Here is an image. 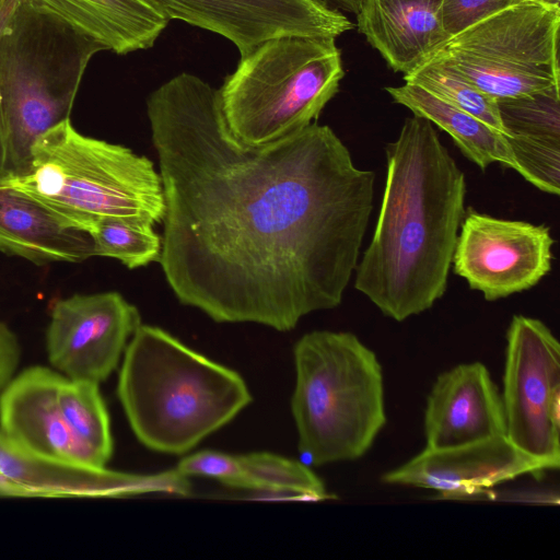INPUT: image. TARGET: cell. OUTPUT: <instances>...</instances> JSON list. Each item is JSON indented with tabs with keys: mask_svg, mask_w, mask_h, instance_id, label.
<instances>
[{
	"mask_svg": "<svg viewBox=\"0 0 560 560\" xmlns=\"http://www.w3.org/2000/svg\"><path fill=\"white\" fill-rule=\"evenodd\" d=\"M525 1H541V2L558 3V4L560 2V0H525Z\"/></svg>",
	"mask_w": 560,
	"mask_h": 560,
	"instance_id": "f1b7e54d",
	"label": "cell"
},
{
	"mask_svg": "<svg viewBox=\"0 0 560 560\" xmlns=\"http://www.w3.org/2000/svg\"><path fill=\"white\" fill-rule=\"evenodd\" d=\"M560 5L521 1L446 39L431 57L454 66L494 98L560 85Z\"/></svg>",
	"mask_w": 560,
	"mask_h": 560,
	"instance_id": "ba28073f",
	"label": "cell"
},
{
	"mask_svg": "<svg viewBox=\"0 0 560 560\" xmlns=\"http://www.w3.org/2000/svg\"><path fill=\"white\" fill-rule=\"evenodd\" d=\"M298 450L315 466L362 457L386 423L382 365L349 331L314 330L293 349Z\"/></svg>",
	"mask_w": 560,
	"mask_h": 560,
	"instance_id": "5b68a950",
	"label": "cell"
},
{
	"mask_svg": "<svg viewBox=\"0 0 560 560\" xmlns=\"http://www.w3.org/2000/svg\"><path fill=\"white\" fill-rule=\"evenodd\" d=\"M34 1L118 55L152 47L170 21L152 0Z\"/></svg>",
	"mask_w": 560,
	"mask_h": 560,
	"instance_id": "44dd1931",
	"label": "cell"
},
{
	"mask_svg": "<svg viewBox=\"0 0 560 560\" xmlns=\"http://www.w3.org/2000/svg\"><path fill=\"white\" fill-rule=\"evenodd\" d=\"M2 176L70 226L85 232L102 217L155 225L163 222L166 211L161 176L150 159L84 136L70 119L35 140L25 175Z\"/></svg>",
	"mask_w": 560,
	"mask_h": 560,
	"instance_id": "8992f818",
	"label": "cell"
},
{
	"mask_svg": "<svg viewBox=\"0 0 560 560\" xmlns=\"http://www.w3.org/2000/svg\"><path fill=\"white\" fill-rule=\"evenodd\" d=\"M443 0H362L358 31L395 71L409 73L448 39Z\"/></svg>",
	"mask_w": 560,
	"mask_h": 560,
	"instance_id": "e0dca14e",
	"label": "cell"
},
{
	"mask_svg": "<svg viewBox=\"0 0 560 560\" xmlns=\"http://www.w3.org/2000/svg\"><path fill=\"white\" fill-rule=\"evenodd\" d=\"M140 325L138 308L118 292L58 300L46 335L49 362L69 380L100 384L117 368Z\"/></svg>",
	"mask_w": 560,
	"mask_h": 560,
	"instance_id": "8fae6325",
	"label": "cell"
},
{
	"mask_svg": "<svg viewBox=\"0 0 560 560\" xmlns=\"http://www.w3.org/2000/svg\"><path fill=\"white\" fill-rule=\"evenodd\" d=\"M117 395L138 441L171 455L191 451L252 401L237 372L143 324L124 352Z\"/></svg>",
	"mask_w": 560,
	"mask_h": 560,
	"instance_id": "3957f363",
	"label": "cell"
},
{
	"mask_svg": "<svg viewBox=\"0 0 560 560\" xmlns=\"http://www.w3.org/2000/svg\"><path fill=\"white\" fill-rule=\"evenodd\" d=\"M168 20L225 37L241 56L283 36L337 38L352 22L323 0H152Z\"/></svg>",
	"mask_w": 560,
	"mask_h": 560,
	"instance_id": "7c38bea8",
	"label": "cell"
},
{
	"mask_svg": "<svg viewBox=\"0 0 560 560\" xmlns=\"http://www.w3.org/2000/svg\"><path fill=\"white\" fill-rule=\"evenodd\" d=\"M404 80L475 116L505 137L497 98L478 89L447 61L430 57L404 74Z\"/></svg>",
	"mask_w": 560,
	"mask_h": 560,
	"instance_id": "cb8c5ba5",
	"label": "cell"
},
{
	"mask_svg": "<svg viewBox=\"0 0 560 560\" xmlns=\"http://www.w3.org/2000/svg\"><path fill=\"white\" fill-rule=\"evenodd\" d=\"M104 46L34 0L0 14V174L28 172L35 140L70 119L91 58Z\"/></svg>",
	"mask_w": 560,
	"mask_h": 560,
	"instance_id": "277c9868",
	"label": "cell"
},
{
	"mask_svg": "<svg viewBox=\"0 0 560 560\" xmlns=\"http://www.w3.org/2000/svg\"><path fill=\"white\" fill-rule=\"evenodd\" d=\"M505 138L518 172L541 191H560V85L497 98Z\"/></svg>",
	"mask_w": 560,
	"mask_h": 560,
	"instance_id": "d6986e66",
	"label": "cell"
},
{
	"mask_svg": "<svg viewBox=\"0 0 560 560\" xmlns=\"http://www.w3.org/2000/svg\"><path fill=\"white\" fill-rule=\"evenodd\" d=\"M385 90L395 103L446 131L462 153L481 170L500 163L518 172L506 138L480 119L410 83Z\"/></svg>",
	"mask_w": 560,
	"mask_h": 560,
	"instance_id": "7402d4cb",
	"label": "cell"
},
{
	"mask_svg": "<svg viewBox=\"0 0 560 560\" xmlns=\"http://www.w3.org/2000/svg\"><path fill=\"white\" fill-rule=\"evenodd\" d=\"M150 492L187 495L176 469L136 475L70 463L22 450L0 432V493L38 497H127Z\"/></svg>",
	"mask_w": 560,
	"mask_h": 560,
	"instance_id": "4fadbf2b",
	"label": "cell"
},
{
	"mask_svg": "<svg viewBox=\"0 0 560 560\" xmlns=\"http://www.w3.org/2000/svg\"><path fill=\"white\" fill-rule=\"evenodd\" d=\"M523 0H443L442 26L450 38L477 22Z\"/></svg>",
	"mask_w": 560,
	"mask_h": 560,
	"instance_id": "484cf974",
	"label": "cell"
},
{
	"mask_svg": "<svg viewBox=\"0 0 560 560\" xmlns=\"http://www.w3.org/2000/svg\"><path fill=\"white\" fill-rule=\"evenodd\" d=\"M501 394L481 362L440 374L424 410L425 448L443 450L505 436Z\"/></svg>",
	"mask_w": 560,
	"mask_h": 560,
	"instance_id": "9a60e30c",
	"label": "cell"
},
{
	"mask_svg": "<svg viewBox=\"0 0 560 560\" xmlns=\"http://www.w3.org/2000/svg\"><path fill=\"white\" fill-rule=\"evenodd\" d=\"M9 0H0V14Z\"/></svg>",
	"mask_w": 560,
	"mask_h": 560,
	"instance_id": "f546056e",
	"label": "cell"
},
{
	"mask_svg": "<svg viewBox=\"0 0 560 560\" xmlns=\"http://www.w3.org/2000/svg\"><path fill=\"white\" fill-rule=\"evenodd\" d=\"M58 400L72 435L91 464L105 467L113 454V438L98 384L65 377L59 387Z\"/></svg>",
	"mask_w": 560,
	"mask_h": 560,
	"instance_id": "603a6c76",
	"label": "cell"
},
{
	"mask_svg": "<svg viewBox=\"0 0 560 560\" xmlns=\"http://www.w3.org/2000/svg\"><path fill=\"white\" fill-rule=\"evenodd\" d=\"M329 7L339 11L350 12L357 14L362 0H323Z\"/></svg>",
	"mask_w": 560,
	"mask_h": 560,
	"instance_id": "83f0119b",
	"label": "cell"
},
{
	"mask_svg": "<svg viewBox=\"0 0 560 560\" xmlns=\"http://www.w3.org/2000/svg\"><path fill=\"white\" fill-rule=\"evenodd\" d=\"M147 115L166 206L159 262L182 304L278 331L341 304L375 173L355 166L329 126L245 145L218 90L187 72L149 95Z\"/></svg>",
	"mask_w": 560,
	"mask_h": 560,
	"instance_id": "6da1fadb",
	"label": "cell"
},
{
	"mask_svg": "<svg viewBox=\"0 0 560 560\" xmlns=\"http://www.w3.org/2000/svg\"><path fill=\"white\" fill-rule=\"evenodd\" d=\"M378 218L354 271V288L402 322L430 310L447 288L466 178L434 125L412 115L387 143Z\"/></svg>",
	"mask_w": 560,
	"mask_h": 560,
	"instance_id": "7a4b0ae2",
	"label": "cell"
},
{
	"mask_svg": "<svg viewBox=\"0 0 560 560\" xmlns=\"http://www.w3.org/2000/svg\"><path fill=\"white\" fill-rule=\"evenodd\" d=\"M343 75L336 38L266 40L241 56L218 89L226 126L245 145L285 139L317 121Z\"/></svg>",
	"mask_w": 560,
	"mask_h": 560,
	"instance_id": "52a82bcc",
	"label": "cell"
},
{
	"mask_svg": "<svg viewBox=\"0 0 560 560\" xmlns=\"http://www.w3.org/2000/svg\"><path fill=\"white\" fill-rule=\"evenodd\" d=\"M20 361V346L16 336L0 322V393L12 380Z\"/></svg>",
	"mask_w": 560,
	"mask_h": 560,
	"instance_id": "4316f807",
	"label": "cell"
},
{
	"mask_svg": "<svg viewBox=\"0 0 560 560\" xmlns=\"http://www.w3.org/2000/svg\"><path fill=\"white\" fill-rule=\"evenodd\" d=\"M154 225L118 217H102L86 229L94 256L115 258L129 269L159 261L162 237Z\"/></svg>",
	"mask_w": 560,
	"mask_h": 560,
	"instance_id": "d4e9b609",
	"label": "cell"
},
{
	"mask_svg": "<svg viewBox=\"0 0 560 560\" xmlns=\"http://www.w3.org/2000/svg\"><path fill=\"white\" fill-rule=\"evenodd\" d=\"M548 470L539 460L497 436L443 450L424 448L401 466L384 474L387 485L439 492L444 498L480 493L523 475Z\"/></svg>",
	"mask_w": 560,
	"mask_h": 560,
	"instance_id": "5bb4252c",
	"label": "cell"
},
{
	"mask_svg": "<svg viewBox=\"0 0 560 560\" xmlns=\"http://www.w3.org/2000/svg\"><path fill=\"white\" fill-rule=\"evenodd\" d=\"M63 378L44 366L12 378L0 393V432L22 450L94 467L62 416L58 393Z\"/></svg>",
	"mask_w": 560,
	"mask_h": 560,
	"instance_id": "2e32d148",
	"label": "cell"
},
{
	"mask_svg": "<svg viewBox=\"0 0 560 560\" xmlns=\"http://www.w3.org/2000/svg\"><path fill=\"white\" fill-rule=\"evenodd\" d=\"M505 436L548 469L560 465V345L541 320L514 315L506 331Z\"/></svg>",
	"mask_w": 560,
	"mask_h": 560,
	"instance_id": "9c48e42d",
	"label": "cell"
},
{
	"mask_svg": "<svg viewBox=\"0 0 560 560\" xmlns=\"http://www.w3.org/2000/svg\"><path fill=\"white\" fill-rule=\"evenodd\" d=\"M175 469L188 478H212L237 489L311 501L335 498L305 464L268 452L228 454L203 450L184 457Z\"/></svg>",
	"mask_w": 560,
	"mask_h": 560,
	"instance_id": "ffe728a7",
	"label": "cell"
},
{
	"mask_svg": "<svg viewBox=\"0 0 560 560\" xmlns=\"http://www.w3.org/2000/svg\"><path fill=\"white\" fill-rule=\"evenodd\" d=\"M0 252L36 265L81 262L94 256L93 242L0 174Z\"/></svg>",
	"mask_w": 560,
	"mask_h": 560,
	"instance_id": "ac0fdd59",
	"label": "cell"
},
{
	"mask_svg": "<svg viewBox=\"0 0 560 560\" xmlns=\"http://www.w3.org/2000/svg\"><path fill=\"white\" fill-rule=\"evenodd\" d=\"M553 244L546 224L469 209L460 223L452 267L471 290L492 302L535 287L551 269Z\"/></svg>",
	"mask_w": 560,
	"mask_h": 560,
	"instance_id": "30bf717a",
	"label": "cell"
}]
</instances>
